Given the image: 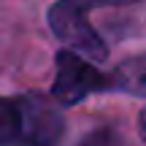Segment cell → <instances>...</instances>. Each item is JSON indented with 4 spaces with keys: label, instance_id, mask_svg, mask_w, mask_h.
I'll use <instances>...</instances> for the list:
<instances>
[{
    "label": "cell",
    "instance_id": "1",
    "mask_svg": "<svg viewBox=\"0 0 146 146\" xmlns=\"http://www.w3.org/2000/svg\"><path fill=\"white\" fill-rule=\"evenodd\" d=\"M141 0H57L49 11V25L54 35L62 43H68L81 57L103 62L106 60V41L92 30L87 22V14L103 5H133Z\"/></svg>",
    "mask_w": 146,
    "mask_h": 146
},
{
    "label": "cell",
    "instance_id": "2",
    "mask_svg": "<svg viewBox=\"0 0 146 146\" xmlns=\"http://www.w3.org/2000/svg\"><path fill=\"white\" fill-rule=\"evenodd\" d=\"M98 89H108V78L100 70H95L89 65V60H84L78 52H62L57 54V76L52 84V95L65 106L78 103L81 98H87L89 92Z\"/></svg>",
    "mask_w": 146,
    "mask_h": 146
},
{
    "label": "cell",
    "instance_id": "3",
    "mask_svg": "<svg viewBox=\"0 0 146 146\" xmlns=\"http://www.w3.org/2000/svg\"><path fill=\"white\" fill-rule=\"evenodd\" d=\"M25 106V138L22 146H57L65 133V122L46 98L35 92L22 95Z\"/></svg>",
    "mask_w": 146,
    "mask_h": 146
},
{
    "label": "cell",
    "instance_id": "4",
    "mask_svg": "<svg viewBox=\"0 0 146 146\" xmlns=\"http://www.w3.org/2000/svg\"><path fill=\"white\" fill-rule=\"evenodd\" d=\"M108 89H122L133 95H146V54L119 62L108 76Z\"/></svg>",
    "mask_w": 146,
    "mask_h": 146
},
{
    "label": "cell",
    "instance_id": "5",
    "mask_svg": "<svg viewBox=\"0 0 146 146\" xmlns=\"http://www.w3.org/2000/svg\"><path fill=\"white\" fill-rule=\"evenodd\" d=\"M25 138V106L19 98H0V146H22Z\"/></svg>",
    "mask_w": 146,
    "mask_h": 146
},
{
    "label": "cell",
    "instance_id": "6",
    "mask_svg": "<svg viewBox=\"0 0 146 146\" xmlns=\"http://www.w3.org/2000/svg\"><path fill=\"white\" fill-rule=\"evenodd\" d=\"M138 133H141L143 143H146V108L141 111V116H138Z\"/></svg>",
    "mask_w": 146,
    "mask_h": 146
}]
</instances>
